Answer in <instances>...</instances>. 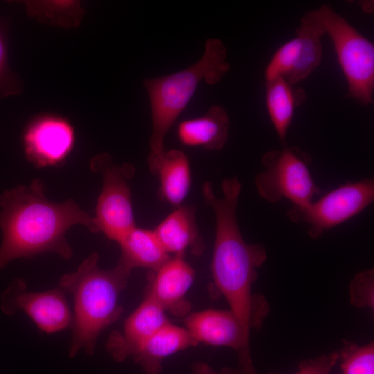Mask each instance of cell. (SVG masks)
Segmentation results:
<instances>
[{"label": "cell", "instance_id": "obj_1", "mask_svg": "<svg viewBox=\"0 0 374 374\" xmlns=\"http://www.w3.org/2000/svg\"><path fill=\"white\" fill-rule=\"evenodd\" d=\"M242 185L236 177L222 183V197L214 193L212 184L205 182L202 194L215 216V237L211 261L214 284L227 301L230 310L244 328H260L269 307L265 297L252 294L258 269L267 259L261 244H248L238 223L237 206Z\"/></svg>", "mask_w": 374, "mask_h": 374}, {"label": "cell", "instance_id": "obj_2", "mask_svg": "<svg viewBox=\"0 0 374 374\" xmlns=\"http://www.w3.org/2000/svg\"><path fill=\"white\" fill-rule=\"evenodd\" d=\"M77 224L97 233L93 217L73 199L57 203L46 198L39 179L0 193V269L13 260L44 253L71 259L66 234Z\"/></svg>", "mask_w": 374, "mask_h": 374}, {"label": "cell", "instance_id": "obj_3", "mask_svg": "<svg viewBox=\"0 0 374 374\" xmlns=\"http://www.w3.org/2000/svg\"><path fill=\"white\" fill-rule=\"evenodd\" d=\"M99 255L91 253L78 269L60 278L59 285L73 299L70 357L80 350L94 353L100 333L121 316L118 297L126 287L131 269L121 263L110 269L98 266Z\"/></svg>", "mask_w": 374, "mask_h": 374}, {"label": "cell", "instance_id": "obj_4", "mask_svg": "<svg viewBox=\"0 0 374 374\" xmlns=\"http://www.w3.org/2000/svg\"><path fill=\"white\" fill-rule=\"evenodd\" d=\"M226 48L218 39L205 43L201 58L189 67L177 73L143 80L151 109L152 132L150 138V156L164 151V138L175 121L185 109L199 84L204 81L215 84L229 70Z\"/></svg>", "mask_w": 374, "mask_h": 374}, {"label": "cell", "instance_id": "obj_5", "mask_svg": "<svg viewBox=\"0 0 374 374\" xmlns=\"http://www.w3.org/2000/svg\"><path fill=\"white\" fill-rule=\"evenodd\" d=\"M323 35L328 34L348 84V95L357 102H373L374 46L329 5L309 11Z\"/></svg>", "mask_w": 374, "mask_h": 374}, {"label": "cell", "instance_id": "obj_6", "mask_svg": "<svg viewBox=\"0 0 374 374\" xmlns=\"http://www.w3.org/2000/svg\"><path fill=\"white\" fill-rule=\"evenodd\" d=\"M261 161L265 168L256 176L254 184L265 200L278 203L285 199L293 206H303L321 195L310 171L312 157L300 148L271 150Z\"/></svg>", "mask_w": 374, "mask_h": 374}, {"label": "cell", "instance_id": "obj_7", "mask_svg": "<svg viewBox=\"0 0 374 374\" xmlns=\"http://www.w3.org/2000/svg\"><path fill=\"white\" fill-rule=\"evenodd\" d=\"M91 168L103 177L102 190L93 217L97 233L101 232L118 242L136 226L129 185L135 168L130 163H115L106 153L95 156L91 161Z\"/></svg>", "mask_w": 374, "mask_h": 374}, {"label": "cell", "instance_id": "obj_8", "mask_svg": "<svg viewBox=\"0 0 374 374\" xmlns=\"http://www.w3.org/2000/svg\"><path fill=\"white\" fill-rule=\"evenodd\" d=\"M374 200V180L366 178L346 182L315 202L303 206H293L287 216L294 223L305 224L308 234L318 239L366 208Z\"/></svg>", "mask_w": 374, "mask_h": 374}, {"label": "cell", "instance_id": "obj_9", "mask_svg": "<svg viewBox=\"0 0 374 374\" xmlns=\"http://www.w3.org/2000/svg\"><path fill=\"white\" fill-rule=\"evenodd\" d=\"M64 293L60 288L30 292L24 279L16 278L3 292L1 308L10 316L23 311L41 331L54 333L71 326L73 315Z\"/></svg>", "mask_w": 374, "mask_h": 374}, {"label": "cell", "instance_id": "obj_10", "mask_svg": "<svg viewBox=\"0 0 374 374\" xmlns=\"http://www.w3.org/2000/svg\"><path fill=\"white\" fill-rule=\"evenodd\" d=\"M75 143V131L70 121L53 113L34 116L22 134L25 157L37 168L63 164Z\"/></svg>", "mask_w": 374, "mask_h": 374}, {"label": "cell", "instance_id": "obj_11", "mask_svg": "<svg viewBox=\"0 0 374 374\" xmlns=\"http://www.w3.org/2000/svg\"><path fill=\"white\" fill-rule=\"evenodd\" d=\"M186 329L197 344L203 343L234 349L244 374H257L252 362L249 333L229 310L208 309L188 314Z\"/></svg>", "mask_w": 374, "mask_h": 374}, {"label": "cell", "instance_id": "obj_12", "mask_svg": "<svg viewBox=\"0 0 374 374\" xmlns=\"http://www.w3.org/2000/svg\"><path fill=\"white\" fill-rule=\"evenodd\" d=\"M165 312L154 301L145 296L127 318L123 330L109 335L106 349L112 359L121 362L132 358L149 337L169 323Z\"/></svg>", "mask_w": 374, "mask_h": 374}, {"label": "cell", "instance_id": "obj_13", "mask_svg": "<svg viewBox=\"0 0 374 374\" xmlns=\"http://www.w3.org/2000/svg\"><path fill=\"white\" fill-rule=\"evenodd\" d=\"M194 271L184 256H170L152 271L145 296L175 316H187L191 305L186 294L194 280Z\"/></svg>", "mask_w": 374, "mask_h": 374}, {"label": "cell", "instance_id": "obj_14", "mask_svg": "<svg viewBox=\"0 0 374 374\" xmlns=\"http://www.w3.org/2000/svg\"><path fill=\"white\" fill-rule=\"evenodd\" d=\"M166 253L184 256L186 251L201 255L205 248L204 239L195 220L193 206H177L154 230Z\"/></svg>", "mask_w": 374, "mask_h": 374}, {"label": "cell", "instance_id": "obj_15", "mask_svg": "<svg viewBox=\"0 0 374 374\" xmlns=\"http://www.w3.org/2000/svg\"><path fill=\"white\" fill-rule=\"evenodd\" d=\"M148 163L160 183L159 193L166 202L176 207L186 197L191 184L188 159L184 152L173 149L159 156H148Z\"/></svg>", "mask_w": 374, "mask_h": 374}, {"label": "cell", "instance_id": "obj_16", "mask_svg": "<svg viewBox=\"0 0 374 374\" xmlns=\"http://www.w3.org/2000/svg\"><path fill=\"white\" fill-rule=\"evenodd\" d=\"M196 345L186 328L169 322L149 337L131 359L145 374H159L166 357Z\"/></svg>", "mask_w": 374, "mask_h": 374}, {"label": "cell", "instance_id": "obj_17", "mask_svg": "<svg viewBox=\"0 0 374 374\" xmlns=\"http://www.w3.org/2000/svg\"><path fill=\"white\" fill-rule=\"evenodd\" d=\"M229 126L226 109L222 106L214 105L204 115L180 123L177 134L184 145L219 150L228 140Z\"/></svg>", "mask_w": 374, "mask_h": 374}, {"label": "cell", "instance_id": "obj_18", "mask_svg": "<svg viewBox=\"0 0 374 374\" xmlns=\"http://www.w3.org/2000/svg\"><path fill=\"white\" fill-rule=\"evenodd\" d=\"M117 243L121 249L118 262L131 270L144 267L155 271L171 256L164 250L154 230L135 226Z\"/></svg>", "mask_w": 374, "mask_h": 374}, {"label": "cell", "instance_id": "obj_19", "mask_svg": "<svg viewBox=\"0 0 374 374\" xmlns=\"http://www.w3.org/2000/svg\"><path fill=\"white\" fill-rule=\"evenodd\" d=\"M265 88L268 115L278 136L285 143L294 109L305 101V92L283 78L266 82Z\"/></svg>", "mask_w": 374, "mask_h": 374}, {"label": "cell", "instance_id": "obj_20", "mask_svg": "<svg viewBox=\"0 0 374 374\" xmlns=\"http://www.w3.org/2000/svg\"><path fill=\"white\" fill-rule=\"evenodd\" d=\"M23 3L32 19L64 29L79 27L85 15L81 2L77 0H30Z\"/></svg>", "mask_w": 374, "mask_h": 374}, {"label": "cell", "instance_id": "obj_21", "mask_svg": "<svg viewBox=\"0 0 374 374\" xmlns=\"http://www.w3.org/2000/svg\"><path fill=\"white\" fill-rule=\"evenodd\" d=\"M339 359L342 374H374V344L364 346L344 341Z\"/></svg>", "mask_w": 374, "mask_h": 374}, {"label": "cell", "instance_id": "obj_22", "mask_svg": "<svg viewBox=\"0 0 374 374\" xmlns=\"http://www.w3.org/2000/svg\"><path fill=\"white\" fill-rule=\"evenodd\" d=\"M23 90V80L9 64L6 26L0 20V98L18 96Z\"/></svg>", "mask_w": 374, "mask_h": 374}, {"label": "cell", "instance_id": "obj_23", "mask_svg": "<svg viewBox=\"0 0 374 374\" xmlns=\"http://www.w3.org/2000/svg\"><path fill=\"white\" fill-rule=\"evenodd\" d=\"M350 300L358 308H374V271L370 269L355 274L350 285Z\"/></svg>", "mask_w": 374, "mask_h": 374}, {"label": "cell", "instance_id": "obj_24", "mask_svg": "<svg viewBox=\"0 0 374 374\" xmlns=\"http://www.w3.org/2000/svg\"><path fill=\"white\" fill-rule=\"evenodd\" d=\"M339 357V353L333 351L314 359L303 361L294 374H330Z\"/></svg>", "mask_w": 374, "mask_h": 374}, {"label": "cell", "instance_id": "obj_25", "mask_svg": "<svg viewBox=\"0 0 374 374\" xmlns=\"http://www.w3.org/2000/svg\"><path fill=\"white\" fill-rule=\"evenodd\" d=\"M191 368L192 374H244L239 367L237 368L224 367L220 371H216L203 362L193 363Z\"/></svg>", "mask_w": 374, "mask_h": 374}]
</instances>
